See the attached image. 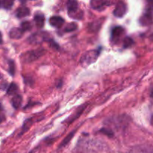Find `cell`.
<instances>
[{"instance_id":"1","label":"cell","mask_w":153,"mask_h":153,"mask_svg":"<svg viewBox=\"0 0 153 153\" xmlns=\"http://www.w3.org/2000/svg\"><path fill=\"white\" fill-rule=\"evenodd\" d=\"M68 15L73 19H82L83 18V10L79 9V4L76 1H69L67 2Z\"/></svg>"},{"instance_id":"2","label":"cell","mask_w":153,"mask_h":153,"mask_svg":"<svg viewBox=\"0 0 153 153\" xmlns=\"http://www.w3.org/2000/svg\"><path fill=\"white\" fill-rule=\"evenodd\" d=\"M100 49H94V50H90L85 52L81 58V64L84 67L89 66L90 64H93L97 61L98 57L100 56Z\"/></svg>"},{"instance_id":"3","label":"cell","mask_w":153,"mask_h":153,"mask_svg":"<svg viewBox=\"0 0 153 153\" xmlns=\"http://www.w3.org/2000/svg\"><path fill=\"white\" fill-rule=\"evenodd\" d=\"M44 53L45 50L42 49L28 51L21 55V61L23 63H31L38 59L42 55H44Z\"/></svg>"},{"instance_id":"4","label":"cell","mask_w":153,"mask_h":153,"mask_svg":"<svg viewBox=\"0 0 153 153\" xmlns=\"http://www.w3.org/2000/svg\"><path fill=\"white\" fill-rule=\"evenodd\" d=\"M152 22V7L149 5L146 7L143 16L140 18V23L142 25H149Z\"/></svg>"},{"instance_id":"5","label":"cell","mask_w":153,"mask_h":153,"mask_svg":"<svg viewBox=\"0 0 153 153\" xmlns=\"http://www.w3.org/2000/svg\"><path fill=\"white\" fill-rule=\"evenodd\" d=\"M124 33H125V29L122 26L114 27L111 30V40L112 43H117L119 42L120 39L123 35Z\"/></svg>"},{"instance_id":"6","label":"cell","mask_w":153,"mask_h":153,"mask_svg":"<svg viewBox=\"0 0 153 153\" xmlns=\"http://www.w3.org/2000/svg\"><path fill=\"white\" fill-rule=\"evenodd\" d=\"M47 40L48 34L46 32H37L36 34H32L28 39L30 43H33V44H37V43H42L43 41Z\"/></svg>"},{"instance_id":"7","label":"cell","mask_w":153,"mask_h":153,"mask_svg":"<svg viewBox=\"0 0 153 153\" xmlns=\"http://www.w3.org/2000/svg\"><path fill=\"white\" fill-rule=\"evenodd\" d=\"M127 12V5L125 2L123 1H119L117 4L116 7H115L114 10V15L116 17L121 18L123 16H125V14Z\"/></svg>"},{"instance_id":"8","label":"cell","mask_w":153,"mask_h":153,"mask_svg":"<svg viewBox=\"0 0 153 153\" xmlns=\"http://www.w3.org/2000/svg\"><path fill=\"white\" fill-rule=\"evenodd\" d=\"M111 4L110 1H102V0H93L91 1V6L93 9L97 10H105L108 6Z\"/></svg>"},{"instance_id":"9","label":"cell","mask_w":153,"mask_h":153,"mask_svg":"<svg viewBox=\"0 0 153 153\" xmlns=\"http://www.w3.org/2000/svg\"><path fill=\"white\" fill-rule=\"evenodd\" d=\"M49 23L52 26L55 27V28H60L64 25V19L59 16H51L50 19H49Z\"/></svg>"},{"instance_id":"10","label":"cell","mask_w":153,"mask_h":153,"mask_svg":"<svg viewBox=\"0 0 153 153\" xmlns=\"http://www.w3.org/2000/svg\"><path fill=\"white\" fill-rule=\"evenodd\" d=\"M34 22H35L36 26L38 28H42L43 26H44L45 23V16L43 14L40 12H38V13H35L34 17Z\"/></svg>"},{"instance_id":"11","label":"cell","mask_w":153,"mask_h":153,"mask_svg":"<svg viewBox=\"0 0 153 153\" xmlns=\"http://www.w3.org/2000/svg\"><path fill=\"white\" fill-rule=\"evenodd\" d=\"M30 15V10L25 6H20L16 10V16L17 18H23Z\"/></svg>"},{"instance_id":"12","label":"cell","mask_w":153,"mask_h":153,"mask_svg":"<svg viewBox=\"0 0 153 153\" xmlns=\"http://www.w3.org/2000/svg\"><path fill=\"white\" fill-rule=\"evenodd\" d=\"M23 33L24 32L21 30L20 28H13L9 32V37L11 39L18 40L22 37Z\"/></svg>"},{"instance_id":"13","label":"cell","mask_w":153,"mask_h":153,"mask_svg":"<svg viewBox=\"0 0 153 153\" xmlns=\"http://www.w3.org/2000/svg\"><path fill=\"white\" fill-rule=\"evenodd\" d=\"M85 109V105L81 106V107L79 108L78 109V110L76 111L75 112V113L73 114L72 116H70V117L67 120V122L68 123H73L75 120L77 119L78 117H80V115L83 113V111Z\"/></svg>"},{"instance_id":"14","label":"cell","mask_w":153,"mask_h":153,"mask_svg":"<svg viewBox=\"0 0 153 153\" xmlns=\"http://www.w3.org/2000/svg\"><path fill=\"white\" fill-rule=\"evenodd\" d=\"M22 98L20 95H14L11 100V105L15 109H18L22 104Z\"/></svg>"},{"instance_id":"15","label":"cell","mask_w":153,"mask_h":153,"mask_svg":"<svg viewBox=\"0 0 153 153\" xmlns=\"http://www.w3.org/2000/svg\"><path fill=\"white\" fill-rule=\"evenodd\" d=\"M78 25L76 22H70V23L67 24L66 27L64 28V32H71V31H74L77 29Z\"/></svg>"},{"instance_id":"16","label":"cell","mask_w":153,"mask_h":153,"mask_svg":"<svg viewBox=\"0 0 153 153\" xmlns=\"http://www.w3.org/2000/svg\"><path fill=\"white\" fill-rule=\"evenodd\" d=\"M18 91V87L17 85L15 83L12 82L10 85H9L8 88L7 90V94L8 95H13V94H16V91Z\"/></svg>"},{"instance_id":"17","label":"cell","mask_w":153,"mask_h":153,"mask_svg":"<svg viewBox=\"0 0 153 153\" xmlns=\"http://www.w3.org/2000/svg\"><path fill=\"white\" fill-rule=\"evenodd\" d=\"M75 133H76V130H73L71 133H70V134H69L68 135L65 137V138H64V140L61 142V145H60L59 147L61 148V147H63V146H66V145H67V143L70 142V140H71V139L73 138V135L75 134Z\"/></svg>"},{"instance_id":"18","label":"cell","mask_w":153,"mask_h":153,"mask_svg":"<svg viewBox=\"0 0 153 153\" xmlns=\"http://www.w3.org/2000/svg\"><path fill=\"white\" fill-rule=\"evenodd\" d=\"M134 40H133V39L131 38V37H126L125 38L123 39V48H125V49L131 47V46L134 45Z\"/></svg>"},{"instance_id":"19","label":"cell","mask_w":153,"mask_h":153,"mask_svg":"<svg viewBox=\"0 0 153 153\" xmlns=\"http://www.w3.org/2000/svg\"><path fill=\"white\" fill-rule=\"evenodd\" d=\"M13 4V1L11 0H4V1H1V7H3L4 9L9 10L12 7Z\"/></svg>"},{"instance_id":"20","label":"cell","mask_w":153,"mask_h":153,"mask_svg":"<svg viewBox=\"0 0 153 153\" xmlns=\"http://www.w3.org/2000/svg\"><path fill=\"white\" fill-rule=\"evenodd\" d=\"M20 28L23 32L26 31H29V30L31 29V22H28V21H24L21 23Z\"/></svg>"},{"instance_id":"21","label":"cell","mask_w":153,"mask_h":153,"mask_svg":"<svg viewBox=\"0 0 153 153\" xmlns=\"http://www.w3.org/2000/svg\"><path fill=\"white\" fill-rule=\"evenodd\" d=\"M8 66H9V68H8V73L11 75L12 76H14V73H15V64L12 60H10L8 61Z\"/></svg>"},{"instance_id":"22","label":"cell","mask_w":153,"mask_h":153,"mask_svg":"<svg viewBox=\"0 0 153 153\" xmlns=\"http://www.w3.org/2000/svg\"><path fill=\"white\" fill-rule=\"evenodd\" d=\"M100 132L102 133V134H105V135L108 136V137H113L114 136L113 131H112L111 129H108V128H102V129L100 130Z\"/></svg>"},{"instance_id":"23","label":"cell","mask_w":153,"mask_h":153,"mask_svg":"<svg viewBox=\"0 0 153 153\" xmlns=\"http://www.w3.org/2000/svg\"><path fill=\"white\" fill-rule=\"evenodd\" d=\"M3 42V40H2V35H1V33L0 32V44H1Z\"/></svg>"},{"instance_id":"24","label":"cell","mask_w":153,"mask_h":153,"mask_svg":"<svg viewBox=\"0 0 153 153\" xmlns=\"http://www.w3.org/2000/svg\"><path fill=\"white\" fill-rule=\"evenodd\" d=\"M4 120V117L3 116H0V123L3 122Z\"/></svg>"},{"instance_id":"25","label":"cell","mask_w":153,"mask_h":153,"mask_svg":"<svg viewBox=\"0 0 153 153\" xmlns=\"http://www.w3.org/2000/svg\"><path fill=\"white\" fill-rule=\"evenodd\" d=\"M2 111H3V107H2V105H1V103H0V112Z\"/></svg>"},{"instance_id":"26","label":"cell","mask_w":153,"mask_h":153,"mask_svg":"<svg viewBox=\"0 0 153 153\" xmlns=\"http://www.w3.org/2000/svg\"><path fill=\"white\" fill-rule=\"evenodd\" d=\"M2 79V78H1V74H0V79Z\"/></svg>"},{"instance_id":"27","label":"cell","mask_w":153,"mask_h":153,"mask_svg":"<svg viewBox=\"0 0 153 153\" xmlns=\"http://www.w3.org/2000/svg\"><path fill=\"white\" fill-rule=\"evenodd\" d=\"M0 8H1V1H0Z\"/></svg>"}]
</instances>
